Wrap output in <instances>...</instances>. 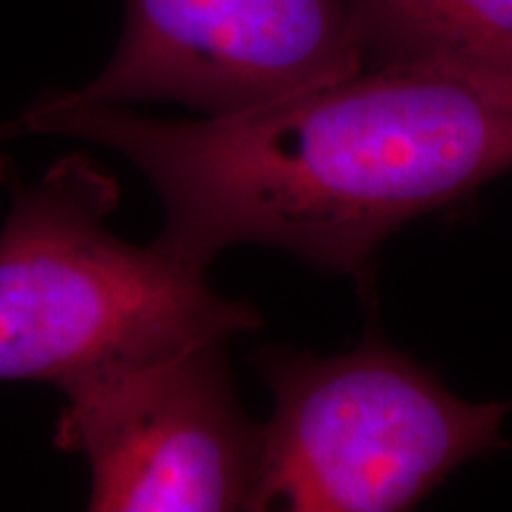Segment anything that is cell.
Listing matches in <instances>:
<instances>
[{
    "label": "cell",
    "mask_w": 512,
    "mask_h": 512,
    "mask_svg": "<svg viewBox=\"0 0 512 512\" xmlns=\"http://www.w3.org/2000/svg\"><path fill=\"white\" fill-rule=\"evenodd\" d=\"M273 396L259 510L401 512L458 467L505 446L512 401H467L384 342L354 349H261Z\"/></svg>",
    "instance_id": "3957f363"
},
{
    "label": "cell",
    "mask_w": 512,
    "mask_h": 512,
    "mask_svg": "<svg viewBox=\"0 0 512 512\" xmlns=\"http://www.w3.org/2000/svg\"><path fill=\"white\" fill-rule=\"evenodd\" d=\"M366 67L422 69L512 93V0H349Z\"/></svg>",
    "instance_id": "8992f818"
},
{
    "label": "cell",
    "mask_w": 512,
    "mask_h": 512,
    "mask_svg": "<svg viewBox=\"0 0 512 512\" xmlns=\"http://www.w3.org/2000/svg\"><path fill=\"white\" fill-rule=\"evenodd\" d=\"M12 128L88 140L136 166L164 207L157 242L190 264L264 245L358 283L389 235L512 171V93L422 69L363 67L200 119L57 91Z\"/></svg>",
    "instance_id": "6da1fadb"
},
{
    "label": "cell",
    "mask_w": 512,
    "mask_h": 512,
    "mask_svg": "<svg viewBox=\"0 0 512 512\" xmlns=\"http://www.w3.org/2000/svg\"><path fill=\"white\" fill-rule=\"evenodd\" d=\"M0 140H5V138H3V131H0Z\"/></svg>",
    "instance_id": "52a82bcc"
},
{
    "label": "cell",
    "mask_w": 512,
    "mask_h": 512,
    "mask_svg": "<svg viewBox=\"0 0 512 512\" xmlns=\"http://www.w3.org/2000/svg\"><path fill=\"white\" fill-rule=\"evenodd\" d=\"M363 67L349 0H128L112 60L67 93L107 105L176 102L226 117Z\"/></svg>",
    "instance_id": "5b68a950"
},
{
    "label": "cell",
    "mask_w": 512,
    "mask_h": 512,
    "mask_svg": "<svg viewBox=\"0 0 512 512\" xmlns=\"http://www.w3.org/2000/svg\"><path fill=\"white\" fill-rule=\"evenodd\" d=\"M0 228V382L57 389L261 328L259 311L211 287L207 268L155 240L131 245L107 219L119 185L67 155L12 181Z\"/></svg>",
    "instance_id": "7a4b0ae2"
},
{
    "label": "cell",
    "mask_w": 512,
    "mask_h": 512,
    "mask_svg": "<svg viewBox=\"0 0 512 512\" xmlns=\"http://www.w3.org/2000/svg\"><path fill=\"white\" fill-rule=\"evenodd\" d=\"M228 342L62 387L53 444L86 460L88 510H259L264 425L235 392Z\"/></svg>",
    "instance_id": "277c9868"
}]
</instances>
